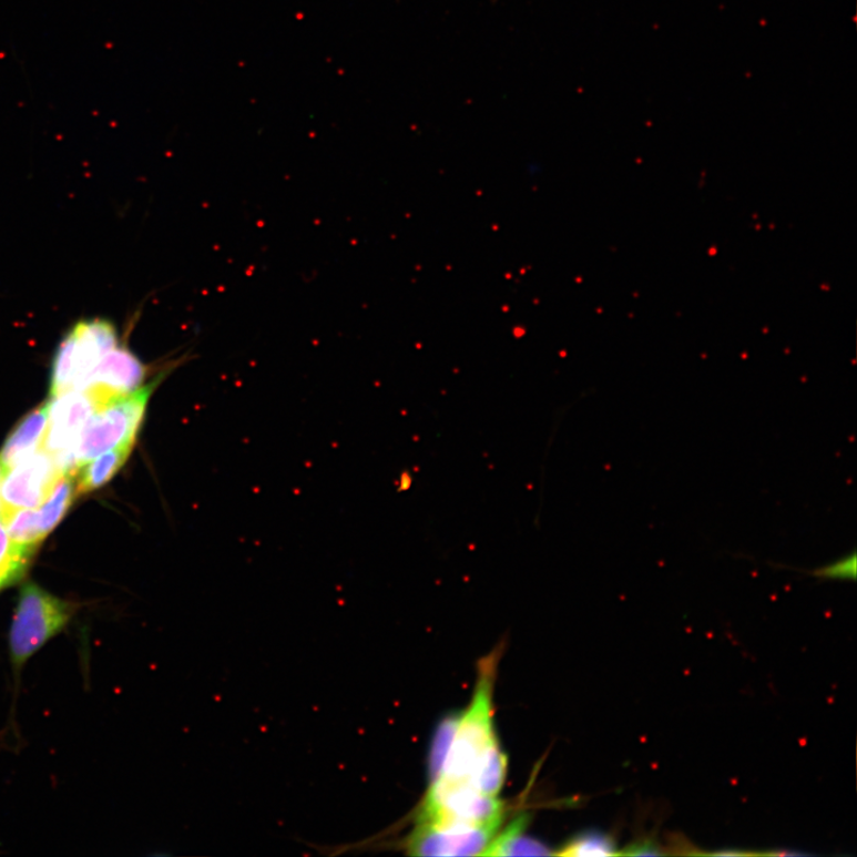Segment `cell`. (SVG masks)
Here are the masks:
<instances>
[{
  "label": "cell",
  "instance_id": "6da1fadb",
  "mask_svg": "<svg viewBox=\"0 0 857 857\" xmlns=\"http://www.w3.org/2000/svg\"><path fill=\"white\" fill-rule=\"evenodd\" d=\"M498 657V652H493L479 662L473 700L466 713L460 715L446 765L440 778L433 783L473 787L482 758L498 743L493 717Z\"/></svg>",
  "mask_w": 857,
  "mask_h": 857
},
{
  "label": "cell",
  "instance_id": "7a4b0ae2",
  "mask_svg": "<svg viewBox=\"0 0 857 857\" xmlns=\"http://www.w3.org/2000/svg\"><path fill=\"white\" fill-rule=\"evenodd\" d=\"M75 609V604L62 601L31 582L22 588L9 634L10 661L16 674L68 628Z\"/></svg>",
  "mask_w": 857,
  "mask_h": 857
},
{
  "label": "cell",
  "instance_id": "3957f363",
  "mask_svg": "<svg viewBox=\"0 0 857 857\" xmlns=\"http://www.w3.org/2000/svg\"><path fill=\"white\" fill-rule=\"evenodd\" d=\"M165 377L163 371L139 390L106 402L89 418L75 449L78 468L110 449L134 447L150 399Z\"/></svg>",
  "mask_w": 857,
  "mask_h": 857
},
{
  "label": "cell",
  "instance_id": "277c9868",
  "mask_svg": "<svg viewBox=\"0 0 857 857\" xmlns=\"http://www.w3.org/2000/svg\"><path fill=\"white\" fill-rule=\"evenodd\" d=\"M113 323L103 318L76 323L60 343L52 366L51 396L82 390L91 371L120 345Z\"/></svg>",
  "mask_w": 857,
  "mask_h": 857
},
{
  "label": "cell",
  "instance_id": "5b68a950",
  "mask_svg": "<svg viewBox=\"0 0 857 857\" xmlns=\"http://www.w3.org/2000/svg\"><path fill=\"white\" fill-rule=\"evenodd\" d=\"M504 820V804L497 797L462 785L430 784L417 823L440 828H476Z\"/></svg>",
  "mask_w": 857,
  "mask_h": 857
},
{
  "label": "cell",
  "instance_id": "8992f818",
  "mask_svg": "<svg viewBox=\"0 0 857 857\" xmlns=\"http://www.w3.org/2000/svg\"><path fill=\"white\" fill-rule=\"evenodd\" d=\"M99 404L84 390H72L53 397L41 448L53 456L64 475L76 470L75 449L80 433Z\"/></svg>",
  "mask_w": 857,
  "mask_h": 857
},
{
  "label": "cell",
  "instance_id": "52a82bcc",
  "mask_svg": "<svg viewBox=\"0 0 857 857\" xmlns=\"http://www.w3.org/2000/svg\"><path fill=\"white\" fill-rule=\"evenodd\" d=\"M0 487V514L38 508L64 476L55 458L42 448L9 468Z\"/></svg>",
  "mask_w": 857,
  "mask_h": 857
},
{
  "label": "cell",
  "instance_id": "ba28073f",
  "mask_svg": "<svg viewBox=\"0 0 857 857\" xmlns=\"http://www.w3.org/2000/svg\"><path fill=\"white\" fill-rule=\"evenodd\" d=\"M149 374V367L131 349L120 344L95 366L82 390L102 408L112 399L139 390Z\"/></svg>",
  "mask_w": 857,
  "mask_h": 857
},
{
  "label": "cell",
  "instance_id": "9c48e42d",
  "mask_svg": "<svg viewBox=\"0 0 857 857\" xmlns=\"http://www.w3.org/2000/svg\"><path fill=\"white\" fill-rule=\"evenodd\" d=\"M503 822H493L476 828H440L417 823L407 840V849L417 856H476L500 830Z\"/></svg>",
  "mask_w": 857,
  "mask_h": 857
},
{
  "label": "cell",
  "instance_id": "30bf717a",
  "mask_svg": "<svg viewBox=\"0 0 857 857\" xmlns=\"http://www.w3.org/2000/svg\"><path fill=\"white\" fill-rule=\"evenodd\" d=\"M48 416H50V402L43 404L27 415L10 433L2 451H0V463L4 467L6 472L41 446Z\"/></svg>",
  "mask_w": 857,
  "mask_h": 857
},
{
  "label": "cell",
  "instance_id": "8fae6325",
  "mask_svg": "<svg viewBox=\"0 0 857 857\" xmlns=\"http://www.w3.org/2000/svg\"><path fill=\"white\" fill-rule=\"evenodd\" d=\"M529 816L522 814L503 832H498L482 856H548L554 855L540 840L526 834Z\"/></svg>",
  "mask_w": 857,
  "mask_h": 857
},
{
  "label": "cell",
  "instance_id": "7c38bea8",
  "mask_svg": "<svg viewBox=\"0 0 857 857\" xmlns=\"http://www.w3.org/2000/svg\"><path fill=\"white\" fill-rule=\"evenodd\" d=\"M133 448V446L113 448L93 462H88L78 479L76 494L89 493L104 487L131 457Z\"/></svg>",
  "mask_w": 857,
  "mask_h": 857
},
{
  "label": "cell",
  "instance_id": "4fadbf2b",
  "mask_svg": "<svg viewBox=\"0 0 857 857\" xmlns=\"http://www.w3.org/2000/svg\"><path fill=\"white\" fill-rule=\"evenodd\" d=\"M9 538L16 544L35 552L38 545L45 538L43 535L40 513L30 509H19L0 514Z\"/></svg>",
  "mask_w": 857,
  "mask_h": 857
},
{
  "label": "cell",
  "instance_id": "5bb4252c",
  "mask_svg": "<svg viewBox=\"0 0 857 857\" xmlns=\"http://www.w3.org/2000/svg\"><path fill=\"white\" fill-rule=\"evenodd\" d=\"M508 757L499 742L482 758L473 779V787L483 795L498 797L507 778Z\"/></svg>",
  "mask_w": 857,
  "mask_h": 857
},
{
  "label": "cell",
  "instance_id": "9a60e30c",
  "mask_svg": "<svg viewBox=\"0 0 857 857\" xmlns=\"http://www.w3.org/2000/svg\"><path fill=\"white\" fill-rule=\"evenodd\" d=\"M32 553L34 552L12 542L0 522V589L14 584L24 575Z\"/></svg>",
  "mask_w": 857,
  "mask_h": 857
},
{
  "label": "cell",
  "instance_id": "2e32d148",
  "mask_svg": "<svg viewBox=\"0 0 857 857\" xmlns=\"http://www.w3.org/2000/svg\"><path fill=\"white\" fill-rule=\"evenodd\" d=\"M76 496L73 476L64 475L55 484L50 499L41 509L40 523L43 535L47 537L63 519Z\"/></svg>",
  "mask_w": 857,
  "mask_h": 857
},
{
  "label": "cell",
  "instance_id": "e0dca14e",
  "mask_svg": "<svg viewBox=\"0 0 857 857\" xmlns=\"http://www.w3.org/2000/svg\"><path fill=\"white\" fill-rule=\"evenodd\" d=\"M559 856H612L620 855L616 840L601 832H588L569 840Z\"/></svg>",
  "mask_w": 857,
  "mask_h": 857
},
{
  "label": "cell",
  "instance_id": "ac0fdd59",
  "mask_svg": "<svg viewBox=\"0 0 857 857\" xmlns=\"http://www.w3.org/2000/svg\"><path fill=\"white\" fill-rule=\"evenodd\" d=\"M460 715L447 717L436 732L429 755L430 782L433 783L440 778L443 767L450 752L452 739H455Z\"/></svg>",
  "mask_w": 857,
  "mask_h": 857
},
{
  "label": "cell",
  "instance_id": "d6986e66",
  "mask_svg": "<svg viewBox=\"0 0 857 857\" xmlns=\"http://www.w3.org/2000/svg\"><path fill=\"white\" fill-rule=\"evenodd\" d=\"M804 573L822 580L854 581L856 579V573H857L856 553L855 551H853L850 554H846L835 561H832L827 564H823L822 568L807 571Z\"/></svg>",
  "mask_w": 857,
  "mask_h": 857
},
{
  "label": "cell",
  "instance_id": "ffe728a7",
  "mask_svg": "<svg viewBox=\"0 0 857 857\" xmlns=\"http://www.w3.org/2000/svg\"><path fill=\"white\" fill-rule=\"evenodd\" d=\"M620 855H664V853L661 851V848L655 840L645 838L629 846L625 850L621 851Z\"/></svg>",
  "mask_w": 857,
  "mask_h": 857
},
{
  "label": "cell",
  "instance_id": "44dd1931",
  "mask_svg": "<svg viewBox=\"0 0 857 857\" xmlns=\"http://www.w3.org/2000/svg\"><path fill=\"white\" fill-rule=\"evenodd\" d=\"M4 475H6L4 467L2 466V463H0V482H2Z\"/></svg>",
  "mask_w": 857,
  "mask_h": 857
},
{
  "label": "cell",
  "instance_id": "7402d4cb",
  "mask_svg": "<svg viewBox=\"0 0 857 857\" xmlns=\"http://www.w3.org/2000/svg\"><path fill=\"white\" fill-rule=\"evenodd\" d=\"M0 590H2V589H0Z\"/></svg>",
  "mask_w": 857,
  "mask_h": 857
}]
</instances>
